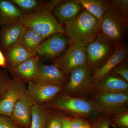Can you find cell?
<instances>
[{"instance_id": "obj_1", "label": "cell", "mask_w": 128, "mask_h": 128, "mask_svg": "<svg viewBox=\"0 0 128 128\" xmlns=\"http://www.w3.org/2000/svg\"><path fill=\"white\" fill-rule=\"evenodd\" d=\"M45 106L64 112V114L72 118H82L89 121L100 114L89 98L73 97L63 91L46 103Z\"/></svg>"}, {"instance_id": "obj_2", "label": "cell", "mask_w": 128, "mask_h": 128, "mask_svg": "<svg viewBox=\"0 0 128 128\" xmlns=\"http://www.w3.org/2000/svg\"><path fill=\"white\" fill-rule=\"evenodd\" d=\"M100 20L83 9L76 17L66 22L65 34L71 43H89L97 36Z\"/></svg>"}, {"instance_id": "obj_3", "label": "cell", "mask_w": 128, "mask_h": 128, "mask_svg": "<svg viewBox=\"0 0 128 128\" xmlns=\"http://www.w3.org/2000/svg\"><path fill=\"white\" fill-rule=\"evenodd\" d=\"M128 32V19L118 7L112 4L100 20L98 34L118 45L126 43Z\"/></svg>"}, {"instance_id": "obj_4", "label": "cell", "mask_w": 128, "mask_h": 128, "mask_svg": "<svg viewBox=\"0 0 128 128\" xmlns=\"http://www.w3.org/2000/svg\"><path fill=\"white\" fill-rule=\"evenodd\" d=\"M16 23L34 30L44 39L57 33L65 34L64 28L53 16L52 12L24 14Z\"/></svg>"}, {"instance_id": "obj_5", "label": "cell", "mask_w": 128, "mask_h": 128, "mask_svg": "<svg viewBox=\"0 0 128 128\" xmlns=\"http://www.w3.org/2000/svg\"><path fill=\"white\" fill-rule=\"evenodd\" d=\"M94 91V85L88 66H80L72 71L63 91L71 96L85 98Z\"/></svg>"}, {"instance_id": "obj_6", "label": "cell", "mask_w": 128, "mask_h": 128, "mask_svg": "<svg viewBox=\"0 0 128 128\" xmlns=\"http://www.w3.org/2000/svg\"><path fill=\"white\" fill-rule=\"evenodd\" d=\"M117 45L98 34L86 45L87 66L90 72L98 68L112 54Z\"/></svg>"}, {"instance_id": "obj_7", "label": "cell", "mask_w": 128, "mask_h": 128, "mask_svg": "<svg viewBox=\"0 0 128 128\" xmlns=\"http://www.w3.org/2000/svg\"><path fill=\"white\" fill-rule=\"evenodd\" d=\"M90 95L89 100L100 114L110 116L128 108V93L94 92Z\"/></svg>"}, {"instance_id": "obj_8", "label": "cell", "mask_w": 128, "mask_h": 128, "mask_svg": "<svg viewBox=\"0 0 128 128\" xmlns=\"http://www.w3.org/2000/svg\"><path fill=\"white\" fill-rule=\"evenodd\" d=\"M86 45L80 42L70 44L62 55L53 60V65L68 75L76 68L88 66Z\"/></svg>"}, {"instance_id": "obj_9", "label": "cell", "mask_w": 128, "mask_h": 128, "mask_svg": "<svg viewBox=\"0 0 128 128\" xmlns=\"http://www.w3.org/2000/svg\"><path fill=\"white\" fill-rule=\"evenodd\" d=\"M70 44V41L65 34H56L42 42L36 54L38 57L54 60L62 55Z\"/></svg>"}, {"instance_id": "obj_10", "label": "cell", "mask_w": 128, "mask_h": 128, "mask_svg": "<svg viewBox=\"0 0 128 128\" xmlns=\"http://www.w3.org/2000/svg\"><path fill=\"white\" fill-rule=\"evenodd\" d=\"M26 83L12 78L3 98L0 100V114L11 117L14 106L27 90Z\"/></svg>"}, {"instance_id": "obj_11", "label": "cell", "mask_w": 128, "mask_h": 128, "mask_svg": "<svg viewBox=\"0 0 128 128\" xmlns=\"http://www.w3.org/2000/svg\"><path fill=\"white\" fill-rule=\"evenodd\" d=\"M34 104L32 95L27 89L14 106L11 118L22 127L30 128L32 108Z\"/></svg>"}, {"instance_id": "obj_12", "label": "cell", "mask_w": 128, "mask_h": 128, "mask_svg": "<svg viewBox=\"0 0 128 128\" xmlns=\"http://www.w3.org/2000/svg\"><path fill=\"white\" fill-rule=\"evenodd\" d=\"M128 47L127 44L117 45L114 52L106 62L100 68L92 72L91 77L94 85L111 72L117 65L128 60Z\"/></svg>"}, {"instance_id": "obj_13", "label": "cell", "mask_w": 128, "mask_h": 128, "mask_svg": "<svg viewBox=\"0 0 128 128\" xmlns=\"http://www.w3.org/2000/svg\"><path fill=\"white\" fill-rule=\"evenodd\" d=\"M70 75L62 72L54 65H46L40 62L36 79L34 81L64 87Z\"/></svg>"}, {"instance_id": "obj_14", "label": "cell", "mask_w": 128, "mask_h": 128, "mask_svg": "<svg viewBox=\"0 0 128 128\" xmlns=\"http://www.w3.org/2000/svg\"><path fill=\"white\" fill-rule=\"evenodd\" d=\"M64 87L33 81L28 82L27 89L32 95L34 104L43 105L51 100L62 92Z\"/></svg>"}, {"instance_id": "obj_15", "label": "cell", "mask_w": 128, "mask_h": 128, "mask_svg": "<svg viewBox=\"0 0 128 128\" xmlns=\"http://www.w3.org/2000/svg\"><path fill=\"white\" fill-rule=\"evenodd\" d=\"M110 93H128V82L112 72L94 85V91Z\"/></svg>"}, {"instance_id": "obj_16", "label": "cell", "mask_w": 128, "mask_h": 128, "mask_svg": "<svg viewBox=\"0 0 128 128\" xmlns=\"http://www.w3.org/2000/svg\"><path fill=\"white\" fill-rule=\"evenodd\" d=\"M26 28L21 24H12L0 27V49L3 53L20 42Z\"/></svg>"}, {"instance_id": "obj_17", "label": "cell", "mask_w": 128, "mask_h": 128, "mask_svg": "<svg viewBox=\"0 0 128 128\" xmlns=\"http://www.w3.org/2000/svg\"><path fill=\"white\" fill-rule=\"evenodd\" d=\"M39 57L37 55L31 57L10 70L13 78L24 83L32 82L36 79L38 71Z\"/></svg>"}, {"instance_id": "obj_18", "label": "cell", "mask_w": 128, "mask_h": 128, "mask_svg": "<svg viewBox=\"0 0 128 128\" xmlns=\"http://www.w3.org/2000/svg\"><path fill=\"white\" fill-rule=\"evenodd\" d=\"M83 9L81 4L76 0H60L52 12L62 25L74 18Z\"/></svg>"}, {"instance_id": "obj_19", "label": "cell", "mask_w": 128, "mask_h": 128, "mask_svg": "<svg viewBox=\"0 0 128 128\" xmlns=\"http://www.w3.org/2000/svg\"><path fill=\"white\" fill-rule=\"evenodd\" d=\"M9 71L31 57L36 55L20 43L9 48L4 52Z\"/></svg>"}, {"instance_id": "obj_20", "label": "cell", "mask_w": 128, "mask_h": 128, "mask_svg": "<svg viewBox=\"0 0 128 128\" xmlns=\"http://www.w3.org/2000/svg\"><path fill=\"white\" fill-rule=\"evenodd\" d=\"M24 14L52 12L60 0L50 1L39 0H10Z\"/></svg>"}, {"instance_id": "obj_21", "label": "cell", "mask_w": 128, "mask_h": 128, "mask_svg": "<svg viewBox=\"0 0 128 128\" xmlns=\"http://www.w3.org/2000/svg\"><path fill=\"white\" fill-rule=\"evenodd\" d=\"M24 14L10 0H0V27L16 23Z\"/></svg>"}, {"instance_id": "obj_22", "label": "cell", "mask_w": 128, "mask_h": 128, "mask_svg": "<svg viewBox=\"0 0 128 128\" xmlns=\"http://www.w3.org/2000/svg\"><path fill=\"white\" fill-rule=\"evenodd\" d=\"M81 4L83 9L100 20L112 6L108 0H76Z\"/></svg>"}, {"instance_id": "obj_23", "label": "cell", "mask_w": 128, "mask_h": 128, "mask_svg": "<svg viewBox=\"0 0 128 128\" xmlns=\"http://www.w3.org/2000/svg\"><path fill=\"white\" fill-rule=\"evenodd\" d=\"M44 40L34 30L26 28L19 43L36 54L38 49Z\"/></svg>"}, {"instance_id": "obj_24", "label": "cell", "mask_w": 128, "mask_h": 128, "mask_svg": "<svg viewBox=\"0 0 128 128\" xmlns=\"http://www.w3.org/2000/svg\"><path fill=\"white\" fill-rule=\"evenodd\" d=\"M47 108L43 105L34 104L32 109L30 128H45Z\"/></svg>"}, {"instance_id": "obj_25", "label": "cell", "mask_w": 128, "mask_h": 128, "mask_svg": "<svg viewBox=\"0 0 128 128\" xmlns=\"http://www.w3.org/2000/svg\"><path fill=\"white\" fill-rule=\"evenodd\" d=\"M46 108L47 117L45 128H62L64 114L57 110Z\"/></svg>"}, {"instance_id": "obj_26", "label": "cell", "mask_w": 128, "mask_h": 128, "mask_svg": "<svg viewBox=\"0 0 128 128\" xmlns=\"http://www.w3.org/2000/svg\"><path fill=\"white\" fill-rule=\"evenodd\" d=\"M110 125L114 128H128V108L110 116Z\"/></svg>"}, {"instance_id": "obj_27", "label": "cell", "mask_w": 128, "mask_h": 128, "mask_svg": "<svg viewBox=\"0 0 128 128\" xmlns=\"http://www.w3.org/2000/svg\"><path fill=\"white\" fill-rule=\"evenodd\" d=\"M11 79L5 69L0 67V100L7 91Z\"/></svg>"}, {"instance_id": "obj_28", "label": "cell", "mask_w": 128, "mask_h": 128, "mask_svg": "<svg viewBox=\"0 0 128 128\" xmlns=\"http://www.w3.org/2000/svg\"><path fill=\"white\" fill-rule=\"evenodd\" d=\"M89 122L92 128H110V116L103 114H100Z\"/></svg>"}, {"instance_id": "obj_29", "label": "cell", "mask_w": 128, "mask_h": 128, "mask_svg": "<svg viewBox=\"0 0 128 128\" xmlns=\"http://www.w3.org/2000/svg\"><path fill=\"white\" fill-rule=\"evenodd\" d=\"M111 72L128 82V60L120 63L112 69Z\"/></svg>"}, {"instance_id": "obj_30", "label": "cell", "mask_w": 128, "mask_h": 128, "mask_svg": "<svg viewBox=\"0 0 128 128\" xmlns=\"http://www.w3.org/2000/svg\"><path fill=\"white\" fill-rule=\"evenodd\" d=\"M11 117L0 114V128H22Z\"/></svg>"}, {"instance_id": "obj_31", "label": "cell", "mask_w": 128, "mask_h": 128, "mask_svg": "<svg viewBox=\"0 0 128 128\" xmlns=\"http://www.w3.org/2000/svg\"><path fill=\"white\" fill-rule=\"evenodd\" d=\"M112 4L118 7L128 19V0H112Z\"/></svg>"}, {"instance_id": "obj_32", "label": "cell", "mask_w": 128, "mask_h": 128, "mask_svg": "<svg viewBox=\"0 0 128 128\" xmlns=\"http://www.w3.org/2000/svg\"><path fill=\"white\" fill-rule=\"evenodd\" d=\"M89 123V121L82 118H72V128H82Z\"/></svg>"}, {"instance_id": "obj_33", "label": "cell", "mask_w": 128, "mask_h": 128, "mask_svg": "<svg viewBox=\"0 0 128 128\" xmlns=\"http://www.w3.org/2000/svg\"><path fill=\"white\" fill-rule=\"evenodd\" d=\"M71 120V118L64 114L62 118V128H72Z\"/></svg>"}, {"instance_id": "obj_34", "label": "cell", "mask_w": 128, "mask_h": 128, "mask_svg": "<svg viewBox=\"0 0 128 128\" xmlns=\"http://www.w3.org/2000/svg\"><path fill=\"white\" fill-rule=\"evenodd\" d=\"M0 67L4 69L6 68V59L4 53L0 49Z\"/></svg>"}, {"instance_id": "obj_35", "label": "cell", "mask_w": 128, "mask_h": 128, "mask_svg": "<svg viewBox=\"0 0 128 128\" xmlns=\"http://www.w3.org/2000/svg\"><path fill=\"white\" fill-rule=\"evenodd\" d=\"M82 128H92L91 125L90 124V122H89V123L88 124H87V125H86L84 127H82Z\"/></svg>"}]
</instances>
